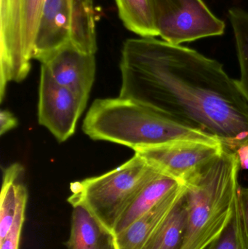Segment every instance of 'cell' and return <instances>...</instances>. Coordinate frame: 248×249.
<instances>
[{"mask_svg": "<svg viewBox=\"0 0 248 249\" xmlns=\"http://www.w3.org/2000/svg\"><path fill=\"white\" fill-rule=\"evenodd\" d=\"M17 125V121L11 112L1 110L0 112V134L2 136Z\"/></svg>", "mask_w": 248, "mask_h": 249, "instance_id": "obj_20", "label": "cell"}, {"mask_svg": "<svg viewBox=\"0 0 248 249\" xmlns=\"http://www.w3.org/2000/svg\"><path fill=\"white\" fill-rule=\"evenodd\" d=\"M159 36L181 45L202 38L221 36L225 23L202 0H151Z\"/></svg>", "mask_w": 248, "mask_h": 249, "instance_id": "obj_6", "label": "cell"}, {"mask_svg": "<svg viewBox=\"0 0 248 249\" xmlns=\"http://www.w3.org/2000/svg\"><path fill=\"white\" fill-rule=\"evenodd\" d=\"M204 249H248V241L243 228L238 197L227 226Z\"/></svg>", "mask_w": 248, "mask_h": 249, "instance_id": "obj_17", "label": "cell"}, {"mask_svg": "<svg viewBox=\"0 0 248 249\" xmlns=\"http://www.w3.org/2000/svg\"><path fill=\"white\" fill-rule=\"evenodd\" d=\"M185 184L116 236V249H141L184 193Z\"/></svg>", "mask_w": 248, "mask_h": 249, "instance_id": "obj_12", "label": "cell"}, {"mask_svg": "<svg viewBox=\"0 0 248 249\" xmlns=\"http://www.w3.org/2000/svg\"><path fill=\"white\" fill-rule=\"evenodd\" d=\"M118 13L127 29L141 37L159 36L154 23L151 0H115Z\"/></svg>", "mask_w": 248, "mask_h": 249, "instance_id": "obj_15", "label": "cell"}, {"mask_svg": "<svg viewBox=\"0 0 248 249\" xmlns=\"http://www.w3.org/2000/svg\"><path fill=\"white\" fill-rule=\"evenodd\" d=\"M86 54L98 50L93 0H45L33 45L41 61L65 45Z\"/></svg>", "mask_w": 248, "mask_h": 249, "instance_id": "obj_5", "label": "cell"}, {"mask_svg": "<svg viewBox=\"0 0 248 249\" xmlns=\"http://www.w3.org/2000/svg\"><path fill=\"white\" fill-rule=\"evenodd\" d=\"M68 249H116V236L87 208L72 206Z\"/></svg>", "mask_w": 248, "mask_h": 249, "instance_id": "obj_11", "label": "cell"}, {"mask_svg": "<svg viewBox=\"0 0 248 249\" xmlns=\"http://www.w3.org/2000/svg\"><path fill=\"white\" fill-rule=\"evenodd\" d=\"M235 152L223 153L185 181L186 222L180 249H204L224 231L238 197Z\"/></svg>", "mask_w": 248, "mask_h": 249, "instance_id": "obj_3", "label": "cell"}, {"mask_svg": "<svg viewBox=\"0 0 248 249\" xmlns=\"http://www.w3.org/2000/svg\"><path fill=\"white\" fill-rule=\"evenodd\" d=\"M119 97L218 138L235 152L248 142V102L216 60L155 37L124 42Z\"/></svg>", "mask_w": 248, "mask_h": 249, "instance_id": "obj_1", "label": "cell"}, {"mask_svg": "<svg viewBox=\"0 0 248 249\" xmlns=\"http://www.w3.org/2000/svg\"><path fill=\"white\" fill-rule=\"evenodd\" d=\"M229 17L235 37L240 77L237 84L248 102V12L233 7L229 11Z\"/></svg>", "mask_w": 248, "mask_h": 249, "instance_id": "obj_16", "label": "cell"}, {"mask_svg": "<svg viewBox=\"0 0 248 249\" xmlns=\"http://www.w3.org/2000/svg\"><path fill=\"white\" fill-rule=\"evenodd\" d=\"M160 172L135 154L131 160L106 174L71 183L72 194L68 202L72 206L82 205L87 208L113 231L125 209Z\"/></svg>", "mask_w": 248, "mask_h": 249, "instance_id": "obj_4", "label": "cell"}, {"mask_svg": "<svg viewBox=\"0 0 248 249\" xmlns=\"http://www.w3.org/2000/svg\"><path fill=\"white\" fill-rule=\"evenodd\" d=\"M234 152L238 158L240 168L248 170V142L243 143Z\"/></svg>", "mask_w": 248, "mask_h": 249, "instance_id": "obj_21", "label": "cell"}, {"mask_svg": "<svg viewBox=\"0 0 248 249\" xmlns=\"http://www.w3.org/2000/svg\"><path fill=\"white\" fill-rule=\"evenodd\" d=\"M40 62L46 66L57 83L87 105L96 75L94 54L84 53L67 45L47 55Z\"/></svg>", "mask_w": 248, "mask_h": 249, "instance_id": "obj_10", "label": "cell"}, {"mask_svg": "<svg viewBox=\"0 0 248 249\" xmlns=\"http://www.w3.org/2000/svg\"><path fill=\"white\" fill-rule=\"evenodd\" d=\"M25 0H0V101L10 82L26 78L31 65L22 49V14Z\"/></svg>", "mask_w": 248, "mask_h": 249, "instance_id": "obj_9", "label": "cell"}, {"mask_svg": "<svg viewBox=\"0 0 248 249\" xmlns=\"http://www.w3.org/2000/svg\"><path fill=\"white\" fill-rule=\"evenodd\" d=\"M184 185L177 178L160 172L151 180L122 213L113 229L117 235L151 210L169 195Z\"/></svg>", "mask_w": 248, "mask_h": 249, "instance_id": "obj_13", "label": "cell"}, {"mask_svg": "<svg viewBox=\"0 0 248 249\" xmlns=\"http://www.w3.org/2000/svg\"><path fill=\"white\" fill-rule=\"evenodd\" d=\"M238 197L243 228L248 241V188L240 187Z\"/></svg>", "mask_w": 248, "mask_h": 249, "instance_id": "obj_19", "label": "cell"}, {"mask_svg": "<svg viewBox=\"0 0 248 249\" xmlns=\"http://www.w3.org/2000/svg\"><path fill=\"white\" fill-rule=\"evenodd\" d=\"M224 149L221 142L182 140L134 151L153 168L184 183L220 156Z\"/></svg>", "mask_w": 248, "mask_h": 249, "instance_id": "obj_7", "label": "cell"}, {"mask_svg": "<svg viewBox=\"0 0 248 249\" xmlns=\"http://www.w3.org/2000/svg\"><path fill=\"white\" fill-rule=\"evenodd\" d=\"M28 200V192L22 196L13 225L4 239L0 243V249H18L20 234L25 219V211Z\"/></svg>", "mask_w": 248, "mask_h": 249, "instance_id": "obj_18", "label": "cell"}, {"mask_svg": "<svg viewBox=\"0 0 248 249\" xmlns=\"http://www.w3.org/2000/svg\"><path fill=\"white\" fill-rule=\"evenodd\" d=\"M185 190L141 249H180L186 228Z\"/></svg>", "mask_w": 248, "mask_h": 249, "instance_id": "obj_14", "label": "cell"}, {"mask_svg": "<svg viewBox=\"0 0 248 249\" xmlns=\"http://www.w3.org/2000/svg\"><path fill=\"white\" fill-rule=\"evenodd\" d=\"M86 106L71 90L57 83L46 66L41 65L38 121L58 142L74 134Z\"/></svg>", "mask_w": 248, "mask_h": 249, "instance_id": "obj_8", "label": "cell"}, {"mask_svg": "<svg viewBox=\"0 0 248 249\" xmlns=\"http://www.w3.org/2000/svg\"><path fill=\"white\" fill-rule=\"evenodd\" d=\"M83 130L93 140L131 149L182 140L221 142L211 133L173 121L131 99H96L83 121Z\"/></svg>", "mask_w": 248, "mask_h": 249, "instance_id": "obj_2", "label": "cell"}]
</instances>
